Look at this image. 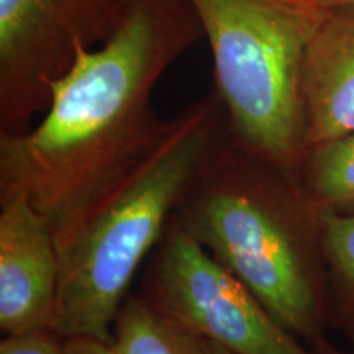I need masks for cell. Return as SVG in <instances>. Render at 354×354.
<instances>
[{
	"label": "cell",
	"instance_id": "obj_4",
	"mask_svg": "<svg viewBox=\"0 0 354 354\" xmlns=\"http://www.w3.org/2000/svg\"><path fill=\"white\" fill-rule=\"evenodd\" d=\"M238 143L300 180L308 153L302 66L328 8L312 0H187Z\"/></svg>",
	"mask_w": 354,
	"mask_h": 354
},
{
	"label": "cell",
	"instance_id": "obj_9",
	"mask_svg": "<svg viewBox=\"0 0 354 354\" xmlns=\"http://www.w3.org/2000/svg\"><path fill=\"white\" fill-rule=\"evenodd\" d=\"M110 354H234L167 317L141 294H130L113 325Z\"/></svg>",
	"mask_w": 354,
	"mask_h": 354
},
{
	"label": "cell",
	"instance_id": "obj_7",
	"mask_svg": "<svg viewBox=\"0 0 354 354\" xmlns=\"http://www.w3.org/2000/svg\"><path fill=\"white\" fill-rule=\"evenodd\" d=\"M57 289L59 251L50 221L24 194L0 196L2 333L55 330Z\"/></svg>",
	"mask_w": 354,
	"mask_h": 354
},
{
	"label": "cell",
	"instance_id": "obj_2",
	"mask_svg": "<svg viewBox=\"0 0 354 354\" xmlns=\"http://www.w3.org/2000/svg\"><path fill=\"white\" fill-rule=\"evenodd\" d=\"M320 216L299 179L250 151L228 130L172 220L289 333L313 348L325 342L328 326Z\"/></svg>",
	"mask_w": 354,
	"mask_h": 354
},
{
	"label": "cell",
	"instance_id": "obj_5",
	"mask_svg": "<svg viewBox=\"0 0 354 354\" xmlns=\"http://www.w3.org/2000/svg\"><path fill=\"white\" fill-rule=\"evenodd\" d=\"M138 294L234 354H313L174 220L146 261Z\"/></svg>",
	"mask_w": 354,
	"mask_h": 354
},
{
	"label": "cell",
	"instance_id": "obj_10",
	"mask_svg": "<svg viewBox=\"0 0 354 354\" xmlns=\"http://www.w3.org/2000/svg\"><path fill=\"white\" fill-rule=\"evenodd\" d=\"M322 251L328 287V326L354 348V214L322 212Z\"/></svg>",
	"mask_w": 354,
	"mask_h": 354
},
{
	"label": "cell",
	"instance_id": "obj_1",
	"mask_svg": "<svg viewBox=\"0 0 354 354\" xmlns=\"http://www.w3.org/2000/svg\"><path fill=\"white\" fill-rule=\"evenodd\" d=\"M202 38L187 0H133L112 37L79 46L51 82L41 120L0 133V196L24 194L59 241L161 138L154 87Z\"/></svg>",
	"mask_w": 354,
	"mask_h": 354
},
{
	"label": "cell",
	"instance_id": "obj_13",
	"mask_svg": "<svg viewBox=\"0 0 354 354\" xmlns=\"http://www.w3.org/2000/svg\"><path fill=\"white\" fill-rule=\"evenodd\" d=\"M66 354H110V344L88 338L66 339Z\"/></svg>",
	"mask_w": 354,
	"mask_h": 354
},
{
	"label": "cell",
	"instance_id": "obj_3",
	"mask_svg": "<svg viewBox=\"0 0 354 354\" xmlns=\"http://www.w3.org/2000/svg\"><path fill=\"white\" fill-rule=\"evenodd\" d=\"M228 130L215 92L189 105L167 120L158 143L57 241L56 333L112 343L115 320L136 274Z\"/></svg>",
	"mask_w": 354,
	"mask_h": 354
},
{
	"label": "cell",
	"instance_id": "obj_14",
	"mask_svg": "<svg viewBox=\"0 0 354 354\" xmlns=\"http://www.w3.org/2000/svg\"><path fill=\"white\" fill-rule=\"evenodd\" d=\"M312 351H313V354H354V348L351 349V351H343V349L335 348L333 344H330L325 339V342L318 343L317 346H313Z\"/></svg>",
	"mask_w": 354,
	"mask_h": 354
},
{
	"label": "cell",
	"instance_id": "obj_11",
	"mask_svg": "<svg viewBox=\"0 0 354 354\" xmlns=\"http://www.w3.org/2000/svg\"><path fill=\"white\" fill-rule=\"evenodd\" d=\"M300 184L317 210L354 214V131L310 148Z\"/></svg>",
	"mask_w": 354,
	"mask_h": 354
},
{
	"label": "cell",
	"instance_id": "obj_15",
	"mask_svg": "<svg viewBox=\"0 0 354 354\" xmlns=\"http://www.w3.org/2000/svg\"><path fill=\"white\" fill-rule=\"evenodd\" d=\"M312 2L322 8H335L343 6H353L354 0H312Z\"/></svg>",
	"mask_w": 354,
	"mask_h": 354
},
{
	"label": "cell",
	"instance_id": "obj_6",
	"mask_svg": "<svg viewBox=\"0 0 354 354\" xmlns=\"http://www.w3.org/2000/svg\"><path fill=\"white\" fill-rule=\"evenodd\" d=\"M133 0H0V133H21L50 105L79 46L112 37Z\"/></svg>",
	"mask_w": 354,
	"mask_h": 354
},
{
	"label": "cell",
	"instance_id": "obj_12",
	"mask_svg": "<svg viewBox=\"0 0 354 354\" xmlns=\"http://www.w3.org/2000/svg\"><path fill=\"white\" fill-rule=\"evenodd\" d=\"M0 354H66V338L55 330L6 335L0 342Z\"/></svg>",
	"mask_w": 354,
	"mask_h": 354
},
{
	"label": "cell",
	"instance_id": "obj_8",
	"mask_svg": "<svg viewBox=\"0 0 354 354\" xmlns=\"http://www.w3.org/2000/svg\"><path fill=\"white\" fill-rule=\"evenodd\" d=\"M308 149L354 131V3L328 8L302 66Z\"/></svg>",
	"mask_w": 354,
	"mask_h": 354
}]
</instances>
